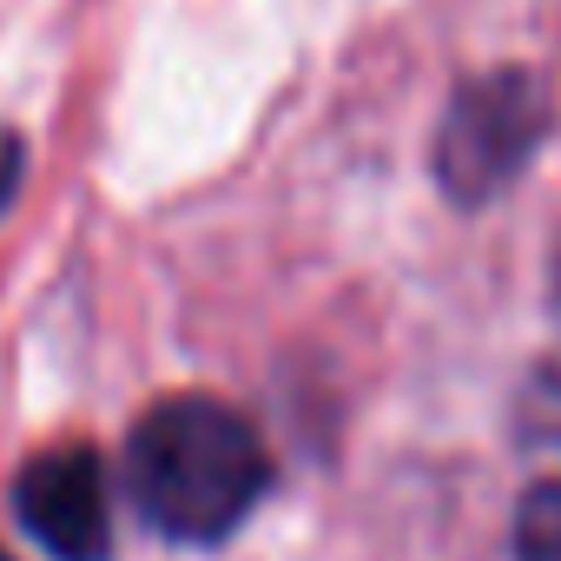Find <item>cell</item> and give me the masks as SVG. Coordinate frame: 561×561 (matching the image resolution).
Returning <instances> with one entry per match:
<instances>
[{"label":"cell","mask_w":561,"mask_h":561,"mask_svg":"<svg viewBox=\"0 0 561 561\" xmlns=\"http://www.w3.org/2000/svg\"><path fill=\"white\" fill-rule=\"evenodd\" d=\"M14 515L54 561H113V469L93 443H54L21 462Z\"/></svg>","instance_id":"3957f363"},{"label":"cell","mask_w":561,"mask_h":561,"mask_svg":"<svg viewBox=\"0 0 561 561\" xmlns=\"http://www.w3.org/2000/svg\"><path fill=\"white\" fill-rule=\"evenodd\" d=\"M14 192H21V139L0 126V211L14 205Z\"/></svg>","instance_id":"5b68a950"},{"label":"cell","mask_w":561,"mask_h":561,"mask_svg":"<svg viewBox=\"0 0 561 561\" xmlns=\"http://www.w3.org/2000/svg\"><path fill=\"white\" fill-rule=\"evenodd\" d=\"M515 561H561V476L535 482L515 508Z\"/></svg>","instance_id":"277c9868"},{"label":"cell","mask_w":561,"mask_h":561,"mask_svg":"<svg viewBox=\"0 0 561 561\" xmlns=\"http://www.w3.org/2000/svg\"><path fill=\"white\" fill-rule=\"evenodd\" d=\"M264 489L271 449L225 397H159L126 436V495L165 541H225Z\"/></svg>","instance_id":"6da1fadb"},{"label":"cell","mask_w":561,"mask_h":561,"mask_svg":"<svg viewBox=\"0 0 561 561\" xmlns=\"http://www.w3.org/2000/svg\"><path fill=\"white\" fill-rule=\"evenodd\" d=\"M0 561H14V554H0Z\"/></svg>","instance_id":"8992f818"},{"label":"cell","mask_w":561,"mask_h":561,"mask_svg":"<svg viewBox=\"0 0 561 561\" xmlns=\"http://www.w3.org/2000/svg\"><path fill=\"white\" fill-rule=\"evenodd\" d=\"M548 133V87L522 67L469 80L436 126V179L456 205H482L515 185Z\"/></svg>","instance_id":"7a4b0ae2"}]
</instances>
